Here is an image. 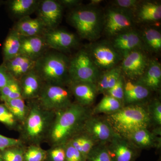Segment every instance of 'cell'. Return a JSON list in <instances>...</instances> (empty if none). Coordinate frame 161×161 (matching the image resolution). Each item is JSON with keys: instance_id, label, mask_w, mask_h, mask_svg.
Instances as JSON below:
<instances>
[{"instance_id": "cell-43", "label": "cell", "mask_w": 161, "mask_h": 161, "mask_svg": "<svg viewBox=\"0 0 161 161\" xmlns=\"http://www.w3.org/2000/svg\"><path fill=\"white\" fill-rule=\"evenodd\" d=\"M59 3L63 7L74 9L81 5L82 1L80 0H59Z\"/></svg>"}, {"instance_id": "cell-17", "label": "cell", "mask_w": 161, "mask_h": 161, "mask_svg": "<svg viewBox=\"0 0 161 161\" xmlns=\"http://www.w3.org/2000/svg\"><path fill=\"white\" fill-rule=\"evenodd\" d=\"M20 55L34 60H37L47 51L48 47L43 36H22Z\"/></svg>"}, {"instance_id": "cell-45", "label": "cell", "mask_w": 161, "mask_h": 161, "mask_svg": "<svg viewBox=\"0 0 161 161\" xmlns=\"http://www.w3.org/2000/svg\"><path fill=\"white\" fill-rule=\"evenodd\" d=\"M0 161H3L2 158V152L0 151Z\"/></svg>"}, {"instance_id": "cell-21", "label": "cell", "mask_w": 161, "mask_h": 161, "mask_svg": "<svg viewBox=\"0 0 161 161\" xmlns=\"http://www.w3.org/2000/svg\"><path fill=\"white\" fill-rule=\"evenodd\" d=\"M12 28L22 36H43L47 30L39 19L30 16L25 17L18 20Z\"/></svg>"}, {"instance_id": "cell-38", "label": "cell", "mask_w": 161, "mask_h": 161, "mask_svg": "<svg viewBox=\"0 0 161 161\" xmlns=\"http://www.w3.org/2000/svg\"><path fill=\"white\" fill-rule=\"evenodd\" d=\"M124 85L125 78L122 75L115 85L112 88L108 90L104 94L112 96L123 104Z\"/></svg>"}, {"instance_id": "cell-9", "label": "cell", "mask_w": 161, "mask_h": 161, "mask_svg": "<svg viewBox=\"0 0 161 161\" xmlns=\"http://www.w3.org/2000/svg\"><path fill=\"white\" fill-rule=\"evenodd\" d=\"M134 15L114 6L108 7L103 13L104 33L110 38L123 32L135 28Z\"/></svg>"}, {"instance_id": "cell-15", "label": "cell", "mask_w": 161, "mask_h": 161, "mask_svg": "<svg viewBox=\"0 0 161 161\" xmlns=\"http://www.w3.org/2000/svg\"><path fill=\"white\" fill-rule=\"evenodd\" d=\"M109 41L122 57L127 53L135 50L146 51L139 31L135 28L119 34L111 38Z\"/></svg>"}, {"instance_id": "cell-33", "label": "cell", "mask_w": 161, "mask_h": 161, "mask_svg": "<svg viewBox=\"0 0 161 161\" xmlns=\"http://www.w3.org/2000/svg\"><path fill=\"white\" fill-rule=\"evenodd\" d=\"M86 161H112L106 145H95L88 154Z\"/></svg>"}, {"instance_id": "cell-30", "label": "cell", "mask_w": 161, "mask_h": 161, "mask_svg": "<svg viewBox=\"0 0 161 161\" xmlns=\"http://www.w3.org/2000/svg\"><path fill=\"white\" fill-rule=\"evenodd\" d=\"M22 97L19 80L12 79L7 85L0 90V100L3 103L6 101Z\"/></svg>"}, {"instance_id": "cell-13", "label": "cell", "mask_w": 161, "mask_h": 161, "mask_svg": "<svg viewBox=\"0 0 161 161\" xmlns=\"http://www.w3.org/2000/svg\"><path fill=\"white\" fill-rule=\"evenodd\" d=\"M43 37L48 48L61 53L70 51L79 43L75 34L58 28L47 31Z\"/></svg>"}, {"instance_id": "cell-26", "label": "cell", "mask_w": 161, "mask_h": 161, "mask_svg": "<svg viewBox=\"0 0 161 161\" xmlns=\"http://www.w3.org/2000/svg\"><path fill=\"white\" fill-rule=\"evenodd\" d=\"M21 38L17 32L12 28L4 40L3 47V62L20 55Z\"/></svg>"}, {"instance_id": "cell-42", "label": "cell", "mask_w": 161, "mask_h": 161, "mask_svg": "<svg viewBox=\"0 0 161 161\" xmlns=\"http://www.w3.org/2000/svg\"><path fill=\"white\" fill-rule=\"evenodd\" d=\"M13 78L7 71L4 64L3 63L1 64L0 65V90L7 85Z\"/></svg>"}, {"instance_id": "cell-11", "label": "cell", "mask_w": 161, "mask_h": 161, "mask_svg": "<svg viewBox=\"0 0 161 161\" xmlns=\"http://www.w3.org/2000/svg\"><path fill=\"white\" fill-rule=\"evenodd\" d=\"M82 132L98 144H106L116 134L106 119L92 115L86 121Z\"/></svg>"}, {"instance_id": "cell-4", "label": "cell", "mask_w": 161, "mask_h": 161, "mask_svg": "<svg viewBox=\"0 0 161 161\" xmlns=\"http://www.w3.org/2000/svg\"><path fill=\"white\" fill-rule=\"evenodd\" d=\"M67 20L82 39L94 42L102 34L103 13L98 7L80 5L72 9Z\"/></svg>"}, {"instance_id": "cell-40", "label": "cell", "mask_w": 161, "mask_h": 161, "mask_svg": "<svg viewBox=\"0 0 161 161\" xmlns=\"http://www.w3.org/2000/svg\"><path fill=\"white\" fill-rule=\"evenodd\" d=\"M81 141V154L86 159L88 154L95 145L94 141L81 131L79 133Z\"/></svg>"}, {"instance_id": "cell-3", "label": "cell", "mask_w": 161, "mask_h": 161, "mask_svg": "<svg viewBox=\"0 0 161 161\" xmlns=\"http://www.w3.org/2000/svg\"><path fill=\"white\" fill-rule=\"evenodd\" d=\"M105 119L117 135L126 138L139 130L148 129L151 122L148 109L141 104L124 106Z\"/></svg>"}, {"instance_id": "cell-22", "label": "cell", "mask_w": 161, "mask_h": 161, "mask_svg": "<svg viewBox=\"0 0 161 161\" xmlns=\"http://www.w3.org/2000/svg\"><path fill=\"white\" fill-rule=\"evenodd\" d=\"M151 91L136 81L126 80L125 78L123 104H137L150 97Z\"/></svg>"}, {"instance_id": "cell-25", "label": "cell", "mask_w": 161, "mask_h": 161, "mask_svg": "<svg viewBox=\"0 0 161 161\" xmlns=\"http://www.w3.org/2000/svg\"><path fill=\"white\" fill-rule=\"evenodd\" d=\"M147 52L159 53L161 50L160 31L152 26H146L139 31Z\"/></svg>"}, {"instance_id": "cell-10", "label": "cell", "mask_w": 161, "mask_h": 161, "mask_svg": "<svg viewBox=\"0 0 161 161\" xmlns=\"http://www.w3.org/2000/svg\"><path fill=\"white\" fill-rule=\"evenodd\" d=\"M150 58L144 50L137 49L122 56L119 64L122 75L128 80L136 81L147 69Z\"/></svg>"}, {"instance_id": "cell-31", "label": "cell", "mask_w": 161, "mask_h": 161, "mask_svg": "<svg viewBox=\"0 0 161 161\" xmlns=\"http://www.w3.org/2000/svg\"><path fill=\"white\" fill-rule=\"evenodd\" d=\"M0 122L10 130L19 131L20 124L4 103L0 104Z\"/></svg>"}, {"instance_id": "cell-41", "label": "cell", "mask_w": 161, "mask_h": 161, "mask_svg": "<svg viewBox=\"0 0 161 161\" xmlns=\"http://www.w3.org/2000/svg\"><path fill=\"white\" fill-rule=\"evenodd\" d=\"M25 146L19 139L10 138L0 134V151L16 146Z\"/></svg>"}, {"instance_id": "cell-6", "label": "cell", "mask_w": 161, "mask_h": 161, "mask_svg": "<svg viewBox=\"0 0 161 161\" xmlns=\"http://www.w3.org/2000/svg\"><path fill=\"white\" fill-rule=\"evenodd\" d=\"M69 72L70 83L88 82L95 84L101 73L86 48L80 49L70 58Z\"/></svg>"}, {"instance_id": "cell-16", "label": "cell", "mask_w": 161, "mask_h": 161, "mask_svg": "<svg viewBox=\"0 0 161 161\" xmlns=\"http://www.w3.org/2000/svg\"><path fill=\"white\" fill-rule=\"evenodd\" d=\"M19 82L22 98L26 101L37 99L45 84L35 69L22 77Z\"/></svg>"}, {"instance_id": "cell-29", "label": "cell", "mask_w": 161, "mask_h": 161, "mask_svg": "<svg viewBox=\"0 0 161 161\" xmlns=\"http://www.w3.org/2000/svg\"><path fill=\"white\" fill-rule=\"evenodd\" d=\"M123 106V104L119 100L110 95H105L94 108L93 113L94 114L103 113L108 115L118 111Z\"/></svg>"}, {"instance_id": "cell-5", "label": "cell", "mask_w": 161, "mask_h": 161, "mask_svg": "<svg viewBox=\"0 0 161 161\" xmlns=\"http://www.w3.org/2000/svg\"><path fill=\"white\" fill-rule=\"evenodd\" d=\"M69 61L63 53L47 52L36 60L34 69L45 83L68 86Z\"/></svg>"}, {"instance_id": "cell-12", "label": "cell", "mask_w": 161, "mask_h": 161, "mask_svg": "<svg viewBox=\"0 0 161 161\" xmlns=\"http://www.w3.org/2000/svg\"><path fill=\"white\" fill-rule=\"evenodd\" d=\"M64 7L56 0L40 1L36 11L38 19L47 30L58 28L63 17Z\"/></svg>"}, {"instance_id": "cell-19", "label": "cell", "mask_w": 161, "mask_h": 161, "mask_svg": "<svg viewBox=\"0 0 161 161\" xmlns=\"http://www.w3.org/2000/svg\"><path fill=\"white\" fill-rule=\"evenodd\" d=\"M134 18L136 23L153 24L159 22L161 19L160 3L153 1H141L134 14Z\"/></svg>"}, {"instance_id": "cell-35", "label": "cell", "mask_w": 161, "mask_h": 161, "mask_svg": "<svg viewBox=\"0 0 161 161\" xmlns=\"http://www.w3.org/2000/svg\"><path fill=\"white\" fill-rule=\"evenodd\" d=\"M45 161H66L65 153L63 145L53 146L46 150Z\"/></svg>"}, {"instance_id": "cell-23", "label": "cell", "mask_w": 161, "mask_h": 161, "mask_svg": "<svg viewBox=\"0 0 161 161\" xmlns=\"http://www.w3.org/2000/svg\"><path fill=\"white\" fill-rule=\"evenodd\" d=\"M36 63V60L19 55L3 63L12 77L19 80L23 76L35 69Z\"/></svg>"}, {"instance_id": "cell-27", "label": "cell", "mask_w": 161, "mask_h": 161, "mask_svg": "<svg viewBox=\"0 0 161 161\" xmlns=\"http://www.w3.org/2000/svg\"><path fill=\"white\" fill-rule=\"evenodd\" d=\"M128 140L137 149H146L156 147L157 137L148 129H141L134 132Z\"/></svg>"}, {"instance_id": "cell-20", "label": "cell", "mask_w": 161, "mask_h": 161, "mask_svg": "<svg viewBox=\"0 0 161 161\" xmlns=\"http://www.w3.org/2000/svg\"><path fill=\"white\" fill-rule=\"evenodd\" d=\"M151 92L159 91L161 86V64L156 59H150L143 75L136 80Z\"/></svg>"}, {"instance_id": "cell-24", "label": "cell", "mask_w": 161, "mask_h": 161, "mask_svg": "<svg viewBox=\"0 0 161 161\" xmlns=\"http://www.w3.org/2000/svg\"><path fill=\"white\" fill-rule=\"evenodd\" d=\"M39 0H10L7 2V7L10 14L19 20L30 16L36 13L39 6Z\"/></svg>"}, {"instance_id": "cell-32", "label": "cell", "mask_w": 161, "mask_h": 161, "mask_svg": "<svg viewBox=\"0 0 161 161\" xmlns=\"http://www.w3.org/2000/svg\"><path fill=\"white\" fill-rule=\"evenodd\" d=\"M46 150L41 146L30 145L25 147L24 153V161H45Z\"/></svg>"}, {"instance_id": "cell-14", "label": "cell", "mask_w": 161, "mask_h": 161, "mask_svg": "<svg viewBox=\"0 0 161 161\" xmlns=\"http://www.w3.org/2000/svg\"><path fill=\"white\" fill-rule=\"evenodd\" d=\"M106 147L112 161H135L138 149L127 138L115 134Z\"/></svg>"}, {"instance_id": "cell-28", "label": "cell", "mask_w": 161, "mask_h": 161, "mask_svg": "<svg viewBox=\"0 0 161 161\" xmlns=\"http://www.w3.org/2000/svg\"><path fill=\"white\" fill-rule=\"evenodd\" d=\"M14 115L20 125L26 119L29 112V107L22 97L6 101L3 103Z\"/></svg>"}, {"instance_id": "cell-8", "label": "cell", "mask_w": 161, "mask_h": 161, "mask_svg": "<svg viewBox=\"0 0 161 161\" xmlns=\"http://www.w3.org/2000/svg\"><path fill=\"white\" fill-rule=\"evenodd\" d=\"M86 48L101 72L118 66L122 58L110 41L108 40H96L92 42Z\"/></svg>"}, {"instance_id": "cell-36", "label": "cell", "mask_w": 161, "mask_h": 161, "mask_svg": "<svg viewBox=\"0 0 161 161\" xmlns=\"http://www.w3.org/2000/svg\"><path fill=\"white\" fill-rule=\"evenodd\" d=\"M148 112L151 121L158 126L161 125V103L159 99H153L148 107Z\"/></svg>"}, {"instance_id": "cell-18", "label": "cell", "mask_w": 161, "mask_h": 161, "mask_svg": "<svg viewBox=\"0 0 161 161\" xmlns=\"http://www.w3.org/2000/svg\"><path fill=\"white\" fill-rule=\"evenodd\" d=\"M75 102L88 107L94 103L98 94L95 84L88 82H70L68 85Z\"/></svg>"}, {"instance_id": "cell-34", "label": "cell", "mask_w": 161, "mask_h": 161, "mask_svg": "<svg viewBox=\"0 0 161 161\" xmlns=\"http://www.w3.org/2000/svg\"><path fill=\"white\" fill-rule=\"evenodd\" d=\"M26 146H16L7 148L2 151L3 161H24Z\"/></svg>"}, {"instance_id": "cell-39", "label": "cell", "mask_w": 161, "mask_h": 161, "mask_svg": "<svg viewBox=\"0 0 161 161\" xmlns=\"http://www.w3.org/2000/svg\"><path fill=\"white\" fill-rule=\"evenodd\" d=\"M65 153L66 161H86L82 154L68 142L63 145Z\"/></svg>"}, {"instance_id": "cell-44", "label": "cell", "mask_w": 161, "mask_h": 161, "mask_svg": "<svg viewBox=\"0 0 161 161\" xmlns=\"http://www.w3.org/2000/svg\"><path fill=\"white\" fill-rule=\"evenodd\" d=\"M103 1L102 0H91L88 5L92 7H98L101 3H103Z\"/></svg>"}, {"instance_id": "cell-37", "label": "cell", "mask_w": 161, "mask_h": 161, "mask_svg": "<svg viewBox=\"0 0 161 161\" xmlns=\"http://www.w3.org/2000/svg\"><path fill=\"white\" fill-rule=\"evenodd\" d=\"M139 0H115L112 2V6L129 12L134 15L140 3Z\"/></svg>"}, {"instance_id": "cell-2", "label": "cell", "mask_w": 161, "mask_h": 161, "mask_svg": "<svg viewBox=\"0 0 161 161\" xmlns=\"http://www.w3.org/2000/svg\"><path fill=\"white\" fill-rule=\"evenodd\" d=\"M29 112L26 119L20 125L19 139L26 146H41L46 142L56 112L42 108L36 99L27 101Z\"/></svg>"}, {"instance_id": "cell-7", "label": "cell", "mask_w": 161, "mask_h": 161, "mask_svg": "<svg viewBox=\"0 0 161 161\" xmlns=\"http://www.w3.org/2000/svg\"><path fill=\"white\" fill-rule=\"evenodd\" d=\"M73 98L68 86L45 83L36 100L45 109L58 112L69 107L74 103Z\"/></svg>"}, {"instance_id": "cell-1", "label": "cell", "mask_w": 161, "mask_h": 161, "mask_svg": "<svg viewBox=\"0 0 161 161\" xmlns=\"http://www.w3.org/2000/svg\"><path fill=\"white\" fill-rule=\"evenodd\" d=\"M91 115L88 107L74 102L65 110L56 112L46 142L50 147L63 145L81 132Z\"/></svg>"}]
</instances>
